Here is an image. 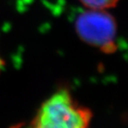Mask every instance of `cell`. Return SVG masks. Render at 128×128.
Returning <instances> with one entry per match:
<instances>
[{
    "mask_svg": "<svg viewBox=\"0 0 128 128\" xmlns=\"http://www.w3.org/2000/svg\"><path fill=\"white\" fill-rule=\"evenodd\" d=\"M92 118L88 108L80 105L66 89L57 91L46 100L32 118L36 128H84Z\"/></svg>",
    "mask_w": 128,
    "mask_h": 128,
    "instance_id": "6da1fadb",
    "label": "cell"
},
{
    "mask_svg": "<svg viewBox=\"0 0 128 128\" xmlns=\"http://www.w3.org/2000/svg\"><path fill=\"white\" fill-rule=\"evenodd\" d=\"M78 36L105 54L114 52L116 49V27L114 17L106 10L88 9L78 15L76 20Z\"/></svg>",
    "mask_w": 128,
    "mask_h": 128,
    "instance_id": "7a4b0ae2",
    "label": "cell"
},
{
    "mask_svg": "<svg viewBox=\"0 0 128 128\" xmlns=\"http://www.w3.org/2000/svg\"><path fill=\"white\" fill-rule=\"evenodd\" d=\"M88 9L107 10L116 6L119 0H79Z\"/></svg>",
    "mask_w": 128,
    "mask_h": 128,
    "instance_id": "3957f363",
    "label": "cell"
},
{
    "mask_svg": "<svg viewBox=\"0 0 128 128\" xmlns=\"http://www.w3.org/2000/svg\"><path fill=\"white\" fill-rule=\"evenodd\" d=\"M3 66H4V62L2 60V59L0 58V71H1V68H2Z\"/></svg>",
    "mask_w": 128,
    "mask_h": 128,
    "instance_id": "277c9868",
    "label": "cell"
}]
</instances>
